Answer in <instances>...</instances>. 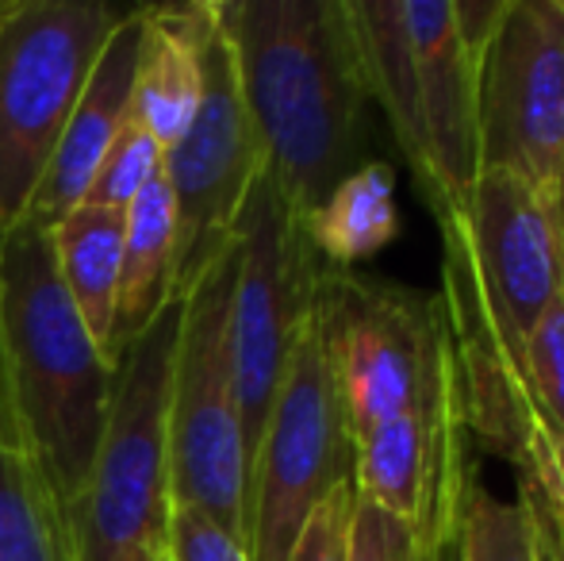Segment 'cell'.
<instances>
[{
	"label": "cell",
	"mask_w": 564,
	"mask_h": 561,
	"mask_svg": "<svg viewBox=\"0 0 564 561\" xmlns=\"http://www.w3.org/2000/svg\"><path fill=\"white\" fill-rule=\"evenodd\" d=\"M216 28V4L142 8L139 69L131 116L165 150L188 131L204 89V46Z\"/></svg>",
	"instance_id": "5bb4252c"
},
{
	"label": "cell",
	"mask_w": 564,
	"mask_h": 561,
	"mask_svg": "<svg viewBox=\"0 0 564 561\" xmlns=\"http://www.w3.org/2000/svg\"><path fill=\"white\" fill-rule=\"evenodd\" d=\"M519 477L530 481L542 493V500L564 519V434L542 412L534 416V427H530L527 470Z\"/></svg>",
	"instance_id": "484cf974"
},
{
	"label": "cell",
	"mask_w": 564,
	"mask_h": 561,
	"mask_svg": "<svg viewBox=\"0 0 564 561\" xmlns=\"http://www.w3.org/2000/svg\"><path fill=\"white\" fill-rule=\"evenodd\" d=\"M127 12L74 0L0 4V231L23 224L66 120Z\"/></svg>",
	"instance_id": "5b68a950"
},
{
	"label": "cell",
	"mask_w": 564,
	"mask_h": 561,
	"mask_svg": "<svg viewBox=\"0 0 564 561\" xmlns=\"http://www.w3.org/2000/svg\"><path fill=\"white\" fill-rule=\"evenodd\" d=\"M553 204H557V224H561V242H564V165L557 173V185H553Z\"/></svg>",
	"instance_id": "f1b7e54d"
},
{
	"label": "cell",
	"mask_w": 564,
	"mask_h": 561,
	"mask_svg": "<svg viewBox=\"0 0 564 561\" xmlns=\"http://www.w3.org/2000/svg\"><path fill=\"white\" fill-rule=\"evenodd\" d=\"M323 270L327 262L315 255L304 216L284 201L273 173L261 170L238 219V278L230 296V374L246 465L273 412L300 327L315 312Z\"/></svg>",
	"instance_id": "ba28073f"
},
{
	"label": "cell",
	"mask_w": 564,
	"mask_h": 561,
	"mask_svg": "<svg viewBox=\"0 0 564 561\" xmlns=\"http://www.w3.org/2000/svg\"><path fill=\"white\" fill-rule=\"evenodd\" d=\"M185 296L119 354L108 423L82 500L66 511L74 561H154L170 524V389Z\"/></svg>",
	"instance_id": "3957f363"
},
{
	"label": "cell",
	"mask_w": 564,
	"mask_h": 561,
	"mask_svg": "<svg viewBox=\"0 0 564 561\" xmlns=\"http://www.w3.org/2000/svg\"><path fill=\"white\" fill-rule=\"evenodd\" d=\"M0 561H74L66 516L23 450H0Z\"/></svg>",
	"instance_id": "d6986e66"
},
{
	"label": "cell",
	"mask_w": 564,
	"mask_h": 561,
	"mask_svg": "<svg viewBox=\"0 0 564 561\" xmlns=\"http://www.w3.org/2000/svg\"><path fill=\"white\" fill-rule=\"evenodd\" d=\"M349 12H354L357 43H361L369 97L388 116V131H392L400 154L408 158L411 173L423 188V201L431 204L434 181L431 158H426L423 116H419V85L408 28H403V8L400 0H349Z\"/></svg>",
	"instance_id": "2e32d148"
},
{
	"label": "cell",
	"mask_w": 564,
	"mask_h": 561,
	"mask_svg": "<svg viewBox=\"0 0 564 561\" xmlns=\"http://www.w3.org/2000/svg\"><path fill=\"white\" fill-rule=\"evenodd\" d=\"M319 320L349 439L408 412H438L453 400L446 308L438 292L365 281L327 266Z\"/></svg>",
	"instance_id": "277c9868"
},
{
	"label": "cell",
	"mask_w": 564,
	"mask_h": 561,
	"mask_svg": "<svg viewBox=\"0 0 564 561\" xmlns=\"http://www.w3.org/2000/svg\"><path fill=\"white\" fill-rule=\"evenodd\" d=\"M457 392L438 412H408L377 423L354 442L357 500L388 511L431 539L442 493L468 462Z\"/></svg>",
	"instance_id": "7c38bea8"
},
{
	"label": "cell",
	"mask_w": 564,
	"mask_h": 561,
	"mask_svg": "<svg viewBox=\"0 0 564 561\" xmlns=\"http://www.w3.org/2000/svg\"><path fill=\"white\" fill-rule=\"evenodd\" d=\"M460 477H465V470H460ZM460 477L453 481V485L446 488V496H442L438 519H442V508H446L449 493L460 485ZM438 519H434L431 539H423L415 527L400 524V519L388 516V511L357 500L354 527H349V561H434V535H438Z\"/></svg>",
	"instance_id": "603a6c76"
},
{
	"label": "cell",
	"mask_w": 564,
	"mask_h": 561,
	"mask_svg": "<svg viewBox=\"0 0 564 561\" xmlns=\"http://www.w3.org/2000/svg\"><path fill=\"white\" fill-rule=\"evenodd\" d=\"M0 450H23L20 427H15V412H12V389H8L4 335H0Z\"/></svg>",
	"instance_id": "83f0119b"
},
{
	"label": "cell",
	"mask_w": 564,
	"mask_h": 561,
	"mask_svg": "<svg viewBox=\"0 0 564 561\" xmlns=\"http://www.w3.org/2000/svg\"><path fill=\"white\" fill-rule=\"evenodd\" d=\"M476 165L557 185L564 165V0H503L476 66Z\"/></svg>",
	"instance_id": "30bf717a"
},
{
	"label": "cell",
	"mask_w": 564,
	"mask_h": 561,
	"mask_svg": "<svg viewBox=\"0 0 564 561\" xmlns=\"http://www.w3.org/2000/svg\"><path fill=\"white\" fill-rule=\"evenodd\" d=\"M173 273H177V219H173V193L165 185V173H158L127 208L123 266H119V300L112 343H108V366H116L119 354L177 296Z\"/></svg>",
	"instance_id": "9a60e30c"
},
{
	"label": "cell",
	"mask_w": 564,
	"mask_h": 561,
	"mask_svg": "<svg viewBox=\"0 0 564 561\" xmlns=\"http://www.w3.org/2000/svg\"><path fill=\"white\" fill-rule=\"evenodd\" d=\"M154 561H170V554H165V550H162V554H158Z\"/></svg>",
	"instance_id": "4dcf8cb0"
},
{
	"label": "cell",
	"mask_w": 564,
	"mask_h": 561,
	"mask_svg": "<svg viewBox=\"0 0 564 561\" xmlns=\"http://www.w3.org/2000/svg\"><path fill=\"white\" fill-rule=\"evenodd\" d=\"M123 231H127V212L93 208V204H77L66 219H58L51 227L58 278L66 284L82 323L89 327L93 343L105 354V362H108V343H112V323H116Z\"/></svg>",
	"instance_id": "e0dca14e"
},
{
	"label": "cell",
	"mask_w": 564,
	"mask_h": 561,
	"mask_svg": "<svg viewBox=\"0 0 564 561\" xmlns=\"http://www.w3.org/2000/svg\"><path fill=\"white\" fill-rule=\"evenodd\" d=\"M357 488L354 481H341L335 493L312 511V519L300 531L296 547L284 561H349V527H354Z\"/></svg>",
	"instance_id": "d4e9b609"
},
{
	"label": "cell",
	"mask_w": 564,
	"mask_h": 561,
	"mask_svg": "<svg viewBox=\"0 0 564 561\" xmlns=\"http://www.w3.org/2000/svg\"><path fill=\"white\" fill-rule=\"evenodd\" d=\"M0 335L23 454L62 516L82 500L108 423L112 366L58 278L51 231H0Z\"/></svg>",
	"instance_id": "7a4b0ae2"
},
{
	"label": "cell",
	"mask_w": 564,
	"mask_h": 561,
	"mask_svg": "<svg viewBox=\"0 0 564 561\" xmlns=\"http://www.w3.org/2000/svg\"><path fill=\"white\" fill-rule=\"evenodd\" d=\"M261 170L265 150L246 108L235 46L216 4V28L204 46L200 105L185 136L165 150L162 165L177 219V296H185L204 278V270L238 242V219Z\"/></svg>",
	"instance_id": "9c48e42d"
},
{
	"label": "cell",
	"mask_w": 564,
	"mask_h": 561,
	"mask_svg": "<svg viewBox=\"0 0 564 561\" xmlns=\"http://www.w3.org/2000/svg\"><path fill=\"white\" fill-rule=\"evenodd\" d=\"M519 496L530 504V511H534V527H538V561H564V547H561V535H557V519H553L550 504L542 500V493H538L530 481L519 477Z\"/></svg>",
	"instance_id": "4316f807"
},
{
	"label": "cell",
	"mask_w": 564,
	"mask_h": 561,
	"mask_svg": "<svg viewBox=\"0 0 564 561\" xmlns=\"http://www.w3.org/2000/svg\"><path fill=\"white\" fill-rule=\"evenodd\" d=\"M162 165H165V147L131 116V120L123 123V131L116 136L112 150L105 154V162H100L85 204L127 212L134 204V196L162 173Z\"/></svg>",
	"instance_id": "44dd1931"
},
{
	"label": "cell",
	"mask_w": 564,
	"mask_h": 561,
	"mask_svg": "<svg viewBox=\"0 0 564 561\" xmlns=\"http://www.w3.org/2000/svg\"><path fill=\"white\" fill-rule=\"evenodd\" d=\"M165 554L170 561H250L246 542L208 519L204 511L170 504V524H165Z\"/></svg>",
	"instance_id": "cb8c5ba5"
},
{
	"label": "cell",
	"mask_w": 564,
	"mask_h": 561,
	"mask_svg": "<svg viewBox=\"0 0 564 561\" xmlns=\"http://www.w3.org/2000/svg\"><path fill=\"white\" fill-rule=\"evenodd\" d=\"M419 85L426 158H431V212H446L473 188L476 173V66L480 46L465 39L453 0H400Z\"/></svg>",
	"instance_id": "8fae6325"
},
{
	"label": "cell",
	"mask_w": 564,
	"mask_h": 561,
	"mask_svg": "<svg viewBox=\"0 0 564 561\" xmlns=\"http://www.w3.org/2000/svg\"><path fill=\"white\" fill-rule=\"evenodd\" d=\"M341 481H354V439L315 308L296 335L273 412L250 462V481H246L250 561L289 558L312 511Z\"/></svg>",
	"instance_id": "52a82bcc"
},
{
	"label": "cell",
	"mask_w": 564,
	"mask_h": 561,
	"mask_svg": "<svg viewBox=\"0 0 564 561\" xmlns=\"http://www.w3.org/2000/svg\"><path fill=\"white\" fill-rule=\"evenodd\" d=\"M139 39H142V8H131L112 28L74 112L66 120L54 158L39 181L31 208L23 219L51 231L58 219H66L77 204H85L89 185L97 177L100 162L112 150L116 136L131 120L134 105V69H139Z\"/></svg>",
	"instance_id": "4fadbf2b"
},
{
	"label": "cell",
	"mask_w": 564,
	"mask_h": 561,
	"mask_svg": "<svg viewBox=\"0 0 564 561\" xmlns=\"http://www.w3.org/2000/svg\"><path fill=\"white\" fill-rule=\"evenodd\" d=\"M553 511V508H550ZM553 519H557V535H561V547H564V519L557 516V511H553Z\"/></svg>",
	"instance_id": "f546056e"
},
{
	"label": "cell",
	"mask_w": 564,
	"mask_h": 561,
	"mask_svg": "<svg viewBox=\"0 0 564 561\" xmlns=\"http://www.w3.org/2000/svg\"><path fill=\"white\" fill-rule=\"evenodd\" d=\"M457 561H538V527L530 504L522 496H496L473 462L457 500Z\"/></svg>",
	"instance_id": "ffe728a7"
},
{
	"label": "cell",
	"mask_w": 564,
	"mask_h": 561,
	"mask_svg": "<svg viewBox=\"0 0 564 561\" xmlns=\"http://www.w3.org/2000/svg\"><path fill=\"white\" fill-rule=\"evenodd\" d=\"M304 224L315 255L335 270H354L357 262L377 258L400 235L395 170L388 162H361Z\"/></svg>",
	"instance_id": "ac0fdd59"
},
{
	"label": "cell",
	"mask_w": 564,
	"mask_h": 561,
	"mask_svg": "<svg viewBox=\"0 0 564 561\" xmlns=\"http://www.w3.org/2000/svg\"><path fill=\"white\" fill-rule=\"evenodd\" d=\"M219 20L265 170L307 219L357 170L372 100L349 0H230Z\"/></svg>",
	"instance_id": "6da1fadb"
},
{
	"label": "cell",
	"mask_w": 564,
	"mask_h": 561,
	"mask_svg": "<svg viewBox=\"0 0 564 561\" xmlns=\"http://www.w3.org/2000/svg\"><path fill=\"white\" fill-rule=\"evenodd\" d=\"M522 377L538 412L564 434V292L545 308L522 346Z\"/></svg>",
	"instance_id": "7402d4cb"
},
{
	"label": "cell",
	"mask_w": 564,
	"mask_h": 561,
	"mask_svg": "<svg viewBox=\"0 0 564 561\" xmlns=\"http://www.w3.org/2000/svg\"><path fill=\"white\" fill-rule=\"evenodd\" d=\"M235 278L238 242L185 292L170 389V504L204 511L246 542L250 465L230 374Z\"/></svg>",
	"instance_id": "8992f818"
}]
</instances>
